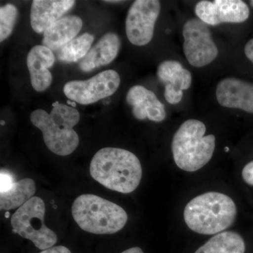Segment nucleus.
<instances>
[{"label":"nucleus","instance_id":"1","mask_svg":"<svg viewBox=\"0 0 253 253\" xmlns=\"http://www.w3.org/2000/svg\"><path fill=\"white\" fill-rule=\"evenodd\" d=\"M91 177L112 191L130 194L142 178V167L136 155L123 149L106 147L99 150L91 159Z\"/></svg>","mask_w":253,"mask_h":253},{"label":"nucleus","instance_id":"2","mask_svg":"<svg viewBox=\"0 0 253 253\" xmlns=\"http://www.w3.org/2000/svg\"><path fill=\"white\" fill-rule=\"evenodd\" d=\"M234 201L222 193L210 191L199 195L186 204L184 219L191 231L203 235H214L230 227L236 220Z\"/></svg>","mask_w":253,"mask_h":253},{"label":"nucleus","instance_id":"3","mask_svg":"<svg viewBox=\"0 0 253 253\" xmlns=\"http://www.w3.org/2000/svg\"><path fill=\"white\" fill-rule=\"evenodd\" d=\"M51 113L37 109L31 113V123L41 129L46 147L58 156L71 155L77 149L79 136L73 127L79 123L78 110L56 101Z\"/></svg>","mask_w":253,"mask_h":253},{"label":"nucleus","instance_id":"4","mask_svg":"<svg viewBox=\"0 0 253 253\" xmlns=\"http://www.w3.org/2000/svg\"><path fill=\"white\" fill-rule=\"evenodd\" d=\"M206 126L198 120L182 123L172 138V152L179 169L194 172L204 167L212 159L215 149V136H205Z\"/></svg>","mask_w":253,"mask_h":253},{"label":"nucleus","instance_id":"5","mask_svg":"<svg viewBox=\"0 0 253 253\" xmlns=\"http://www.w3.org/2000/svg\"><path fill=\"white\" fill-rule=\"evenodd\" d=\"M71 212L81 229L94 234L117 233L128 220L122 207L94 194L78 196L73 202Z\"/></svg>","mask_w":253,"mask_h":253},{"label":"nucleus","instance_id":"6","mask_svg":"<svg viewBox=\"0 0 253 253\" xmlns=\"http://www.w3.org/2000/svg\"><path fill=\"white\" fill-rule=\"evenodd\" d=\"M45 204L38 196H33L13 214L11 224L13 231L30 240L41 251L54 247L58 237L54 231L44 224Z\"/></svg>","mask_w":253,"mask_h":253},{"label":"nucleus","instance_id":"7","mask_svg":"<svg viewBox=\"0 0 253 253\" xmlns=\"http://www.w3.org/2000/svg\"><path fill=\"white\" fill-rule=\"evenodd\" d=\"M183 50L188 62L196 68L204 67L217 57L219 51L208 25L199 18H190L182 30Z\"/></svg>","mask_w":253,"mask_h":253},{"label":"nucleus","instance_id":"8","mask_svg":"<svg viewBox=\"0 0 253 253\" xmlns=\"http://www.w3.org/2000/svg\"><path fill=\"white\" fill-rule=\"evenodd\" d=\"M121 84L119 74L113 70H107L86 81L68 82L63 87L66 97L78 104H94L118 90Z\"/></svg>","mask_w":253,"mask_h":253},{"label":"nucleus","instance_id":"9","mask_svg":"<svg viewBox=\"0 0 253 253\" xmlns=\"http://www.w3.org/2000/svg\"><path fill=\"white\" fill-rule=\"evenodd\" d=\"M161 12L157 0H136L128 10L126 21V37L131 44L144 46L154 37L155 24Z\"/></svg>","mask_w":253,"mask_h":253},{"label":"nucleus","instance_id":"10","mask_svg":"<svg viewBox=\"0 0 253 253\" xmlns=\"http://www.w3.org/2000/svg\"><path fill=\"white\" fill-rule=\"evenodd\" d=\"M195 13L206 24L214 26L223 23L244 22L249 17L250 9L241 0H205L196 4Z\"/></svg>","mask_w":253,"mask_h":253},{"label":"nucleus","instance_id":"11","mask_svg":"<svg viewBox=\"0 0 253 253\" xmlns=\"http://www.w3.org/2000/svg\"><path fill=\"white\" fill-rule=\"evenodd\" d=\"M216 97L223 107L239 109L253 113V84L235 78H226L218 83Z\"/></svg>","mask_w":253,"mask_h":253},{"label":"nucleus","instance_id":"12","mask_svg":"<svg viewBox=\"0 0 253 253\" xmlns=\"http://www.w3.org/2000/svg\"><path fill=\"white\" fill-rule=\"evenodd\" d=\"M0 176V209L1 211L21 208L36 194V183L30 178L16 181L11 173L2 169Z\"/></svg>","mask_w":253,"mask_h":253},{"label":"nucleus","instance_id":"13","mask_svg":"<svg viewBox=\"0 0 253 253\" xmlns=\"http://www.w3.org/2000/svg\"><path fill=\"white\" fill-rule=\"evenodd\" d=\"M126 102L132 107L133 116L139 121L148 119L153 122L161 123L166 119L165 106L158 100L152 91L144 86H131L126 93Z\"/></svg>","mask_w":253,"mask_h":253},{"label":"nucleus","instance_id":"14","mask_svg":"<svg viewBox=\"0 0 253 253\" xmlns=\"http://www.w3.org/2000/svg\"><path fill=\"white\" fill-rule=\"evenodd\" d=\"M26 62L33 89L39 92L45 91L52 83V75L49 69L55 62L53 51L43 45L33 46L28 53Z\"/></svg>","mask_w":253,"mask_h":253},{"label":"nucleus","instance_id":"15","mask_svg":"<svg viewBox=\"0 0 253 253\" xmlns=\"http://www.w3.org/2000/svg\"><path fill=\"white\" fill-rule=\"evenodd\" d=\"M73 0H34L31 9V24L37 33H44L75 5Z\"/></svg>","mask_w":253,"mask_h":253},{"label":"nucleus","instance_id":"16","mask_svg":"<svg viewBox=\"0 0 253 253\" xmlns=\"http://www.w3.org/2000/svg\"><path fill=\"white\" fill-rule=\"evenodd\" d=\"M121 46V41L116 33H106L82 59L80 68L83 72H89L109 64L117 57Z\"/></svg>","mask_w":253,"mask_h":253},{"label":"nucleus","instance_id":"17","mask_svg":"<svg viewBox=\"0 0 253 253\" xmlns=\"http://www.w3.org/2000/svg\"><path fill=\"white\" fill-rule=\"evenodd\" d=\"M83 28V20L76 15H67L53 23L43 33L42 45L51 51L60 48L76 38Z\"/></svg>","mask_w":253,"mask_h":253},{"label":"nucleus","instance_id":"18","mask_svg":"<svg viewBox=\"0 0 253 253\" xmlns=\"http://www.w3.org/2000/svg\"><path fill=\"white\" fill-rule=\"evenodd\" d=\"M157 76L166 86L179 91L187 90L192 83V76L189 71L183 67L179 61L174 60L163 61L158 66Z\"/></svg>","mask_w":253,"mask_h":253},{"label":"nucleus","instance_id":"19","mask_svg":"<svg viewBox=\"0 0 253 253\" xmlns=\"http://www.w3.org/2000/svg\"><path fill=\"white\" fill-rule=\"evenodd\" d=\"M246 244L242 236L235 231L219 233L208 240L194 253H245Z\"/></svg>","mask_w":253,"mask_h":253},{"label":"nucleus","instance_id":"20","mask_svg":"<svg viewBox=\"0 0 253 253\" xmlns=\"http://www.w3.org/2000/svg\"><path fill=\"white\" fill-rule=\"evenodd\" d=\"M94 40V36L88 33L74 38L58 50V59L64 62H76L84 59L90 50Z\"/></svg>","mask_w":253,"mask_h":253},{"label":"nucleus","instance_id":"21","mask_svg":"<svg viewBox=\"0 0 253 253\" xmlns=\"http://www.w3.org/2000/svg\"><path fill=\"white\" fill-rule=\"evenodd\" d=\"M18 16L17 8L6 4L0 8V42H2L12 33Z\"/></svg>","mask_w":253,"mask_h":253},{"label":"nucleus","instance_id":"22","mask_svg":"<svg viewBox=\"0 0 253 253\" xmlns=\"http://www.w3.org/2000/svg\"><path fill=\"white\" fill-rule=\"evenodd\" d=\"M164 96L169 104L174 105L180 102L184 96V93L183 91L176 90L171 86H165Z\"/></svg>","mask_w":253,"mask_h":253},{"label":"nucleus","instance_id":"23","mask_svg":"<svg viewBox=\"0 0 253 253\" xmlns=\"http://www.w3.org/2000/svg\"><path fill=\"white\" fill-rule=\"evenodd\" d=\"M242 177L246 184L253 186V161L248 163L243 169Z\"/></svg>","mask_w":253,"mask_h":253},{"label":"nucleus","instance_id":"24","mask_svg":"<svg viewBox=\"0 0 253 253\" xmlns=\"http://www.w3.org/2000/svg\"><path fill=\"white\" fill-rule=\"evenodd\" d=\"M39 253H72L68 248L63 246H54L51 249L42 251Z\"/></svg>","mask_w":253,"mask_h":253},{"label":"nucleus","instance_id":"25","mask_svg":"<svg viewBox=\"0 0 253 253\" xmlns=\"http://www.w3.org/2000/svg\"><path fill=\"white\" fill-rule=\"evenodd\" d=\"M244 51L246 57L253 63V38L248 42L245 46Z\"/></svg>","mask_w":253,"mask_h":253},{"label":"nucleus","instance_id":"26","mask_svg":"<svg viewBox=\"0 0 253 253\" xmlns=\"http://www.w3.org/2000/svg\"><path fill=\"white\" fill-rule=\"evenodd\" d=\"M121 253H144L142 250L139 247H133L131 249L126 250Z\"/></svg>","mask_w":253,"mask_h":253},{"label":"nucleus","instance_id":"27","mask_svg":"<svg viewBox=\"0 0 253 253\" xmlns=\"http://www.w3.org/2000/svg\"><path fill=\"white\" fill-rule=\"evenodd\" d=\"M9 213L8 212H6V214H5V217H6V218H8V217H9Z\"/></svg>","mask_w":253,"mask_h":253},{"label":"nucleus","instance_id":"28","mask_svg":"<svg viewBox=\"0 0 253 253\" xmlns=\"http://www.w3.org/2000/svg\"><path fill=\"white\" fill-rule=\"evenodd\" d=\"M4 124H5L4 121H1V125H4Z\"/></svg>","mask_w":253,"mask_h":253},{"label":"nucleus","instance_id":"29","mask_svg":"<svg viewBox=\"0 0 253 253\" xmlns=\"http://www.w3.org/2000/svg\"><path fill=\"white\" fill-rule=\"evenodd\" d=\"M251 6H253V1H251Z\"/></svg>","mask_w":253,"mask_h":253}]
</instances>
